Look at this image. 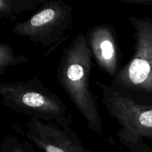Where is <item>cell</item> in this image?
<instances>
[{"instance_id":"obj_1","label":"cell","mask_w":152,"mask_h":152,"mask_svg":"<svg viewBox=\"0 0 152 152\" xmlns=\"http://www.w3.org/2000/svg\"><path fill=\"white\" fill-rule=\"evenodd\" d=\"M92 59L86 34L79 32L62 51L56 77L58 84L85 119L89 130L103 137V125L97 99L91 88Z\"/></svg>"},{"instance_id":"obj_2","label":"cell","mask_w":152,"mask_h":152,"mask_svg":"<svg viewBox=\"0 0 152 152\" xmlns=\"http://www.w3.org/2000/svg\"><path fill=\"white\" fill-rule=\"evenodd\" d=\"M96 84L102 92L101 102L120 126L116 132L120 143L130 152H152L145 142L152 140V104L111 84Z\"/></svg>"},{"instance_id":"obj_3","label":"cell","mask_w":152,"mask_h":152,"mask_svg":"<svg viewBox=\"0 0 152 152\" xmlns=\"http://www.w3.org/2000/svg\"><path fill=\"white\" fill-rule=\"evenodd\" d=\"M0 96L1 104L16 113L64 126L73 123L68 107L37 77L25 81L1 83Z\"/></svg>"},{"instance_id":"obj_4","label":"cell","mask_w":152,"mask_h":152,"mask_svg":"<svg viewBox=\"0 0 152 152\" xmlns=\"http://www.w3.org/2000/svg\"><path fill=\"white\" fill-rule=\"evenodd\" d=\"M73 22V8L70 4L63 0H50L29 19L16 24L12 32L41 46L46 58L68 39Z\"/></svg>"},{"instance_id":"obj_5","label":"cell","mask_w":152,"mask_h":152,"mask_svg":"<svg viewBox=\"0 0 152 152\" xmlns=\"http://www.w3.org/2000/svg\"><path fill=\"white\" fill-rule=\"evenodd\" d=\"M134 53L111 80V86L134 95L152 96V19L132 16Z\"/></svg>"},{"instance_id":"obj_6","label":"cell","mask_w":152,"mask_h":152,"mask_svg":"<svg viewBox=\"0 0 152 152\" xmlns=\"http://www.w3.org/2000/svg\"><path fill=\"white\" fill-rule=\"evenodd\" d=\"M13 129L43 152H94L83 145L70 126L30 117L24 129L19 126H13Z\"/></svg>"},{"instance_id":"obj_7","label":"cell","mask_w":152,"mask_h":152,"mask_svg":"<svg viewBox=\"0 0 152 152\" xmlns=\"http://www.w3.org/2000/svg\"><path fill=\"white\" fill-rule=\"evenodd\" d=\"M86 38L98 67L114 78L122 67L120 48L114 27L107 24L94 26L88 30Z\"/></svg>"},{"instance_id":"obj_8","label":"cell","mask_w":152,"mask_h":152,"mask_svg":"<svg viewBox=\"0 0 152 152\" xmlns=\"http://www.w3.org/2000/svg\"><path fill=\"white\" fill-rule=\"evenodd\" d=\"M30 61L28 56L22 54H16L13 48L8 44H0V76L5 73L6 70L10 66L27 63Z\"/></svg>"},{"instance_id":"obj_9","label":"cell","mask_w":152,"mask_h":152,"mask_svg":"<svg viewBox=\"0 0 152 152\" xmlns=\"http://www.w3.org/2000/svg\"><path fill=\"white\" fill-rule=\"evenodd\" d=\"M0 152H38L34 145L26 138L8 134L4 137L0 146Z\"/></svg>"},{"instance_id":"obj_10","label":"cell","mask_w":152,"mask_h":152,"mask_svg":"<svg viewBox=\"0 0 152 152\" xmlns=\"http://www.w3.org/2000/svg\"><path fill=\"white\" fill-rule=\"evenodd\" d=\"M15 14L34 10L50 0H11Z\"/></svg>"},{"instance_id":"obj_11","label":"cell","mask_w":152,"mask_h":152,"mask_svg":"<svg viewBox=\"0 0 152 152\" xmlns=\"http://www.w3.org/2000/svg\"><path fill=\"white\" fill-rule=\"evenodd\" d=\"M0 16L10 21L16 19L11 0H0Z\"/></svg>"},{"instance_id":"obj_12","label":"cell","mask_w":152,"mask_h":152,"mask_svg":"<svg viewBox=\"0 0 152 152\" xmlns=\"http://www.w3.org/2000/svg\"><path fill=\"white\" fill-rule=\"evenodd\" d=\"M125 1L135 4H145V5H152V0H123Z\"/></svg>"}]
</instances>
